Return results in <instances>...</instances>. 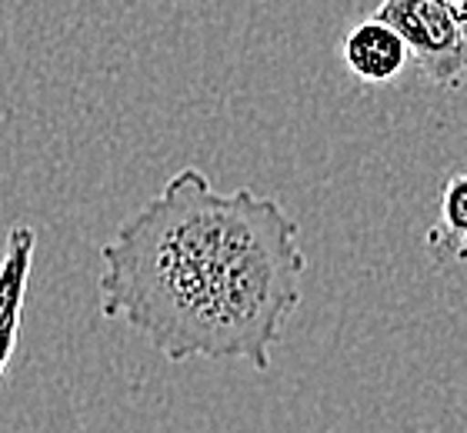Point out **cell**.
<instances>
[{"label": "cell", "mask_w": 467, "mask_h": 433, "mask_svg": "<svg viewBox=\"0 0 467 433\" xmlns=\"http://www.w3.org/2000/svg\"><path fill=\"white\" fill-rule=\"evenodd\" d=\"M277 211L251 187L217 193L197 167L177 170L100 247V314L134 327L171 364L224 360L244 253Z\"/></svg>", "instance_id": "1"}, {"label": "cell", "mask_w": 467, "mask_h": 433, "mask_svg": "<svg viewBox=\"0 0 467 433\" xmlns=\"http://www.w3.org/2000/svg\"><path fill=\"white\" fill-rule=\"evenodd\" d=\"M374 17L398 30L434 87L467 84V20L444 0H380Z\"/></svg>", "instance_id": "2"}, {"label": "cell", "mask_w": 467, "mask_h": 433, "mask_svg": "<svg viewBox=\"0 0 467 433\" xmlns=\"http://www.w3.org/2000/svg\"><path fill=\"white\" fill-rule=\"evenodd\" d=\"M37 251V233L27 223H14L7 233V247L0 260V380L7 374V364L20 340V320H24V297Z\"/></svg>", "instance_id": "3"}, {"label": "cell", "mask_w": 467, "mask_h": 433, "mask_svg": "<svg viewBox=\"0 0 467 433\" xmlns=\"http://www.w3.org/2000/svg\"><path fill=\"white\" fill-rule=\"evenodd\" d=\"M410 50L398 30L384 24L380 17L360 20L358 27H350L341 40V60L344 67L364 84H388L408 67Z\"/></svg>", "instance_id": "4"}, {"label": "cell", "mask_w": 467, "mask_h": 433, "mask_svg": "<svg viewBox=\"0 0 467 433\" xmlns=\"http://www.w3.org/2000/svg\"><path fill=\"white\" fill-rule=\"evenodd\" d=\"M428 251L438 260L467 263V173H454L438 203V221L428 231Z\"/></svg>", "instance_id": "5"}]
</instances>
